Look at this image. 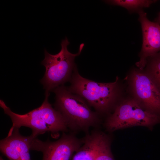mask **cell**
<instances>
[{
	"mask_svg": "<svg viewBox=\"0 0 160 160\" xmlns=\"http://www.w3.org/2000/svg\"><path fill=\"white\" fill-rule=\"evenodd\" d=\"M55 95V108L63 117L69 132L76 134L83 132H89L91 127L99 129L102 123L101 116L92 110L81 97L71 92L63 85L53 91Z\"/></svg>",
	"mask_w": 160,
	"mask_h": 160,
	"instance_id": "1",
	"label": "cell"
},
{
	"mask_svg": "<svg viewBox=\"0 0 160 160\" xmlns=\"http://www.w3.org/2000/svg\"><path fill=\"white\" fill-rule=\"evenodd\" d=\"M45 95L44 100L39 107L23 114L14 112L3 100H0V107L4 113L9 116L12 122L11 127L19 129L24 126L30 128L32 130L30 136L33 138L46 132H50L54 137L58 135L60 132H69L63 117L49 102V94Z\"/></svg>",
	"mask_w": 160,
	"mask_h": 160,
	"instance_id": "2",
	"label": "cell"
},
{
	"mask_svg": "<svg viewBox=\"0 0 160 160\" xmlns=\"http://www.w3.org/2000/svg\"><path fill=\"white\" fill-rule=\"evenodd\" d=\"M116 77L113 82H98L84 78L74 70L68 87L72 93L82 97L100 116L107 113L113 106L118 93Z\"/></svg>",
	"mask_w": 160,
	"mask_h": 160,
	"instance_id": "3",
	"label": "cell"
},
{
	"mask_svg": "<svg viewBox=\"0 0 160 160\" xmlns=\"http://www.w3.org/2000/svg\"><path fill=\"white\" fill-rule=\"evenodd\" d=\"M69 43L65 37L61 41L60 51L55 55L51 54L44 50L45 58L41 64L46 71L40 82L45 90V94H49L55 88L69 81L77 67L75 59L80 54L84 45L81 44L78 53L72 54L67 49Z\"/></svg>",
	"mask_w": 160,
	"mask_h": 160,
	"instance_id": "4",
	"label": "cell"
},
{
	"mask_svg": "<svg viewBox=\"0 0 160 160\" xmlns=\"http://www.w3.org/2000/svg\"><path fill=\"white\" fill-rule=\"evenodd\" d=\"M160 123V115L143 110L136 101L129 100L116 106L104 125L111 132L133 126L150 127Z\"/></svg>",
	"mask_w": 160,
	"mask_h": 160,
	"instance_id": "5",
	"label": "cell"
},
{
	"mask_svg": "<svg viewBox=\"0 0 160 160\" xmlns=\"http://www.w3.org/2000/svg\"><path fill=\"white\" fill-rule=\"evenodd\" d=\"M84 143V137L79 138L75 133L63 132L60 138L55 141L32 138L31 150L41 152L42 160H70Z\"/></svg>",
	"mask_w": 160,
	"mask_h": 160,
	"instance_id": "6",
	"label": "cell"
},
{
	"mask_svg": "<svg viewBox=\"0 0 160 160\" xmlns=\"http://www.w3.org/2000/svg\"><path fill=\"white\" fill-rule=\"evenodd\" d=\"M134 92L150 112L160 115V91L149 76L135 71L132 77Z\"/></svg>",
	"mask_w": 160,
	"mask_h": 160,
	"instance_id": "7",
	"label": "cell"
},
{
	"mask_svg": "<svg viewBox=\"0 0 160 160\" xmlns=\"http://www.w3.org/2000/svg\"><path fill=\"white\" fill-rule=\"evenodd\" d=\"M138 13L142 31L143 44L140 59L136 64L142 69L145 65L148 58L160 51V25L149 20L146 13L142 10Z\"/></svg>",
	"mask_w": 160,
	"mask_h": 160,
	"instance_id": "8",
	"label": "cell"
},
{
	"mask_svg": "<svg viewBox=\"0 0 160 160\" xmlns=\"http://www.w3.org/2000/svg\"><path fill=\"white\" fill-rule=\"evenodd\" d=\"M31 140L30 136L21 135L19 128L11 127L7 136L0 140L1 151L9 160H31Z\"/></svg>",
	"mask_w": 160,
	"mask_h": 160,
	"instance_id": "9",
	"label": "cell"
},
{
	"mask_svg": "<svg viewBox=\"0 0 160 160\" xmlns=\"http://www.w3.org/2000/svg\"><path fill=\"white\" fill-rule=\"evenodd\" d=\"M94 128L86 134L83 145L75 152L72 160H94L97 146L98 130Z\"/></svg>",
	"mask_w": 160,
	"mask_h": 160,
	"instance_id": "10",
	"label": "cell"
},
{
	"mask_svg": "<svg viewBox=\"0 0 160 160\" xmlns=\"http://www.w3.org/2000/svg\"><path fill=\"white\" fill-rule=\"evenodd\" d=\"M111 140L108 135L98 129L94 160H115L111 151Z\"/></svg>",
	"mask_w": 160,
	"mask_h": 160,
	"instance_id": "11",
	"label": "cell"
},
{
	"mask_svg": "<svg viewBox=\"0 0 160 160\" xmlns=\"http://www.w3.org/2000/svg\"><path fill=\"white\" fill-rule=\"evenodd\" d=\"M156 0H105V3L111 5L124 7L130 12H137L143 8L149 7Z\"/></svg>",
	"mask_w": 160,
	"mask_h": 160,
	"instance_id": "12",
	"label": "cell"
},
{
	"mask_svg": "<svg viewBox=\"0 0 160 160\" xmlns=\"http://www.w3.org/2000/svg\"><path fill=\"white\" fill-rule=\"evenodd\" d=\"M148 58V74L160 91V51Z\"/></svg>",
	"mask_w": 160,
	"mask_h": 160,
	"instance_id": "13",
	"label": "cell"
},
{
	"mask_svg": "<svg viewBox=\"0 0 160 160\" xmlns=\"http://www.w3.org/2000/svg\"><path fill=\"white\" fill-rule=\"evenodd\" d=\"M157 23L160 25V12L159 13L158 15V17L157 18Z\"/></svg>",
	"mask_w": 160,
	"mask_h": 160,
	"instance_id": "14",
	"label": "cell"
},
{
	"mask_svg": "<svg viewBox=\"0 0 160 160\" xmlns=\"http://www.w3.org/2000/svg\"><path fill=\"white\" fill-rule=\"evenodd\" d=\"M0 160H4L3 159V158H2V157L1 156H0Z\"/></svg>",
	"mask_w": 160,
	"mask_h": 160,
	"instance_id": "15",
	"label": "cell"
}]
</instances>
